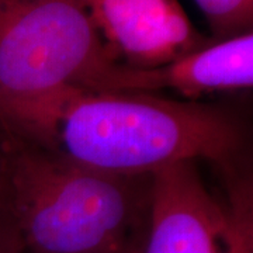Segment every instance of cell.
<instances>
[{"label": "cell", "mask_w": 253, "mask_h": 253, "mask_svg": "<svg viewBox=\"0 0 253 253\" xmlns=\"http://www.w3.org/2000/svg\"><path fill=\"white\" fill-rule=\"evenodd\" d=\"M252 31L206 45L156 68L116 62L91 84V93H149L176 90L189 99L207 93L251 89Z\"/></svg>", "instance_id": "obj_5"}, {"label": "cell", "mask_w": 253, "mask_h": 253, "mask_svg": "<svg viewBox=\"0 0 253 253\" xmlns=\"http://www.w3.org/2000/svg\"><path fill=\"white\" fill-rule=\"evenodd\" d=\"M241 142L235 117L214 106L82 90L58 118L52 148L101 172L145 177L179 162H226Z\"/></svg>", "instance_id": "obj_2"}, {"label": "cell", "mask_w": 253, "mask_h": 253, "mask_svg": "<svg viewBox=\"0 0 253 253\" xmlns=\"http://www.w3.org/2000/svg\"><path fill=\"white\" fill-rule=\"evenodd\" d=\"M79 1L126 65L156 68L206 46L177 0Z\"/></svg>", "instance_id": "obj_6"}, {"label": "cell", "mask_w": 253, "mask_h": 253, "mask_svg": "<svg viewBox=\"0 0 253 253\" xmlns=\"http://www.w3.org/2000/svg\"><path fill=\"white\" fill-rule=\"evenodd\" d=\"M196 3L221 41L251 31L253 0H196Z\"/></svg>", "instance_id": "obj_8"}, {"label": "cell", "mask_w": 253, "mask_h": 253, "mask_svg": "<svg viewBox=\"0 0 253 253\" xmlns=\"http://www.w3.org/2000/svg\"><path fill=\"white\" fill-rule=\"evenodd\" d=\"M142 241H144V238L139 236V234H138L118 253H142Z\"/></svg>", "instance_id": "obj_10"}, {"label": "cell", "mask_w": 253, "mask_h": 253, "mask_svg": "<svg viewBox=\"0 0 253 253\" xmlns=\"http://www.w3.org/2000/svg\"><path fill=\"white\" fill-rule=\"evenodd\" d=\"M148 215L142 253H226L225 210L203 184L194 162L151 176Z\"/></svg>", "instance_id": "obj_4"}, {"label": "cell", "mask_w": 253, "mask_h": 253, "mask_svg": "<svg viewBox=\"0 0 253 253\" xmlns=\"http://www.w3.org/2000/svg\"><path fill=\"white\" fill-rule=\"evenodd\" d=\"M149 189L151 176L101 172L9 136L0 144V206L26 253H118L138 235Z\"/></svg>", "instance_id": "obj_1"}, {"label": "cell", "mask_w": 253, "mask_h": 253, "mask_svg": "<svg viewBox=\"0 0 253 253\" xmlns=\"http://www.w3.org/2000/svg\"><path fill=\"white\" fill-rule=\"evenodd\" d=\"M0 253H26L14 222L0 206Z\"/></svg>", "instance_id": "obj_9"}, {"label": "cell", "mask_w": 253, "mask_h": 253, "mask_svg": "<svg viewBox=\"0 0 253 253\" xmlns=\"http://www.w3.org/2000/svg\"><path fill=\"white\" fill-rule=\"evenodd\" d=\"M116 61L79 0H0V128L52 148L68 101Z\"/></svg>", "instance_id": "obj_3"}, {"label": "cell", "mask_w": 253, "mask_h": 253, "mask_svg": "<svg viewBox=\"0 0 253 253\" xmlns=\"http://www.w3.org/2000/svg\"><path fill=\"white\" fill-rule=\"evenodd\" d=\"M225 210L224 246L226 253H253L252 190L246 181L231 187Z\"/></svg>", "instance_id": "obj_7"}]
</instances>
